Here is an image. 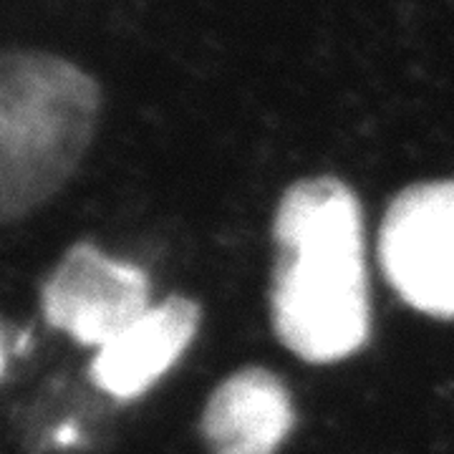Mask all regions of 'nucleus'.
I'll return each instance as SVG.
<instances>
[{
    "label": "nucleus",
    "instance_id": "nucleus-1",
    "mask_svg": "<svg viewBox=\"0 0 454 454\" xmlns=\"http://www.w3.org/2000/svg\"><path fill=\"white\" fill-rule=\"evenodd\" d=\"M270 325L283 348L328 366L372 340L366 225L356 190L333 175L295 179L273 215Z\"/></svg>",
    "mask_w": 454,
    "mask_h": 454
},
{
    "label": "nucleus",
    "instance_id": "nucleus-2",
    "mask_svg": "<svg viewBox=\"0 0 454 454\" xmlns=\"http://www.w3.org/2000/svg\"><path fill=\"white\" fill-rule=\"evenodd\" d=\"M101 112L94 76L46 51H0V225L43 207L86 157Z\"/></svg>",
    "mask_w": 454,
    "mask_h": 454
},
{
    "label": "nucleus",
    "instance_id": "nucleus-3",
    "mask_svg": "<svg viewBox=\"0 0 454 454\" xmlns=\"http://www.w3.org/2000/svg\"><path fill=\"white\" fill-rule=\"evenodd\" d=\"M376 258L411 310L454 321V179L406 184L379 225Z\"/></svg>",
    "mask_w": 454,
    "mask_h": 454
},
{
    "label": "nucleus",
    "instance_id": "nucleus-4",
    "mask_svg": "<svg viewBox=\"0 0 454 454\" xmlns=\"http://www.w3.org/2000/svg\"><path fill=\"white\" fill-rule=\"evenodd\" d=\"M41 309L53 328L101 348L152 309V286L139 265L109 258L83 240L71 245L46 278Z\"/></svg>",
    "mask_w": 454,
    "mask_h": 454
},
{
    "label": "nucleus",
    "instance_id": "nucleus-5",
    "mask_svg": "<svg viewBox=\"0 0 454 454\" xmlns=\"http://www.w3.org/2000/svg\"><path fill=\"white\" fill-rule=\"evenodd\" d=\"M202 306L195 298L172 293L142 318L98 348L91 361V381L114 399L131 402L154 389L195 343Z\"/></svg>",
    "mask_w": 454,
    "mask_h": 454
},
{
    "label": "nucleus",
    "instance_id": "nucleus-6",
    "mask_svg": "<svg viewBox=\"0 0 454 454\" xmlns=\"http://www.w3.org/2000/svg\"><path fill=\"white\" fill-rule=\"evenodd\" d=\"M295 429L291 389L265 366H243L210 391L200 437L210 454H278Z\"/></svg>",
    "mask_w": 454,
    "mask_h": 454
},
{
    "label": "nucleus",
    "instance_id": "nucleus-7",
    "mask_svg": "<svg viewBox=\"0 0 454 454\" xmlns=\"http://www.w3.org/2000/svg\"><path fill=\"white\" fill-rule=\"evenodd\" d=\"M3 369H5V346H3V333H0V376H3Z\"/></svg>",
    "mask_w": 454,
    "mask_h": 454
}]
</instances>
